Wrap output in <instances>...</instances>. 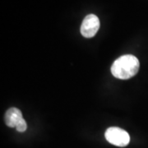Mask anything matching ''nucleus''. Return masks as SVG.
<instances>
[{
    "instance_id": "4",
    "label": "nucleus",
    "mask_w": 148,
    "mask_h": 148,
    "mask_svg": "<svg viewBox=\"0 0 148 148\" xmlns=\"http://www.w3.org/2000/svg\"><path fill=\"white\" fill-rule=\"evenodd\" d=\"M22 119H23V117H22L21 111L15 107L8 109L6 112L5 116H4L6 125L8 127H15V128Z\"/></svg>"
},
{
    "instance_id": "5",
    "label": "nucleus",
    "mask_w": 148,
    "mask_h": 148,
    "mask_svg": "<svg viewBox=\"0 0 148 148\" xmlns=\"http://www.w3.org/2000/svg\"><path fill=\"white\" fill-rule=\"evenodd\" d=\"M27 122L25 121V119H22L21 121L19 122V123L16 125V131L20 132H25V131L27 130Z\"/></svg>"
},
{
    "instance_id": "2",
    "label": "nucleus",
    "mask_w": 148,
    "mask_h": 148,
    "mask_svg": "<svg viewBox=\"0 0 148 148\" xmlns=\"http://www.w3.org/2000/svg\"><path fill=\"white\" fill-rule=\"evenodd\" d=\"M105 137L110 144L120 147H126L130 143V136L128 132L120 127H109L106 131Z\"/></svg>"
},
{
    "instance_id": "1",
    "label": "nucleus",
    "mask_w": 148,
    "mask_h": 148,
    "mask_svg": "<svg viewBox=\"0 0 148 148\" xmlns=\"http://www.w3.org/2000/svg\"><path fill=\"white\" fill-rule=\"evenodd\" d=\"M140 64L137 57L132 54L123 55L111 66V73L118 79L127 80L138 73Z\"/></svg>"
},
{
    "instance_id": "3",
    "label": "nucleus",
    "mask_w": 148,
    "mask_h": 148,
    "mask_svg": "<svg viewBox=\"0 0 148 148\" xmlns=\"http://www.w3.org/2000/svg\"><path fill=\"white\" fill-rule=\"evenodd\" d=\"M100 28V20L95 14H89L86 16L81 26V34L86 38L95 36Z\"/></svg>"
}]
</instances>
